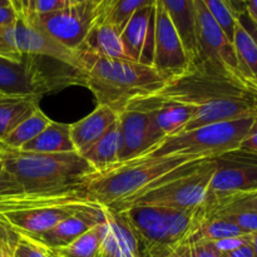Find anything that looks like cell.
<instances>
[{
    "label": "cell",
    "mask_w": 257,
    "mask_h": 257,
    "mask_svg": "<svg viewBox=\"0 0 257 257\" xmlns=\"http://www.w3.org/2000/svg\"><path fill=\"white\" fill-rule=\"evenodd\" d=\"M243 2H245V4H246V0H243Z\"/></svg>",
    "instance_id": "obj_53"
},
{
    "label": "cell",
    "mask_w": 257,
    "mask_h": 257,
    "mask_svg": "<svg viewBox=\"0 0 257 257\" xmlns=\"http://www.w3.org/2000/svg\"><path fill=\"white\" fill-rule=\"evenodd\" d=\"M103 252L113 257H143L137 236L119 212L105 207Z\"/></svg>",
    "instance_id": "obj_18"
},
{
    "label": "cell",
    "mask_w": 257,
    "mask_h": 257,
    "mask_svg": "<svg viewBox=\"0 0 257 257\" xmlns=\"http://www.w3.org/2000/svg\"><path fill=\"white\" fill-rule=\"evenodd\" d=\"M72 84L84 85L83 74L77 70L48 73L35 55L25 54L18 59L0 57V94L42 98Z\"/></svg>",
    "instance_id": "obj_8"
},
{
    "label": "cell",
    "mask_w": 257,
    "mask_h": 257,
    "mask_svg": "<svg viewBox=\"0 0 257 257\" xmlns=\"http://www.w3.org/2000/svg\"><path fill=\"white\" fill-rule=\"evenodd\" d=\"M215 168V158H208L192 172L162 183L133 198L114 211L127 210L136 205L158 206L175 210H197L205 201Z\"/></svg>",
    "instance_id": "obj_9"
},
{
    "label": "cell",
    "mask_w": 257,
    "mask_h": 257,
    "mask_svg": "<svg viewBox=\"0 0 257 257\" xmlns=\"http://www.w3.org/2000/svg\"><path fill=\"white\" fill-rule=\"evenodd\" d=\"M170 17L180 35L191 65L197 59L196 40V8L195 0H157Z\"/></svg>",
    "instance_id": "obj_20"
},
{
    "label": "cell",
    "mask_w": 257,
    "mask_h": 257,
    "mask_svg": "<svg viewBox=\"0 0 257 257\" xmlns=\"http://www.w3.org/2000/svg\"><path fill=\"white\" fill-rule=\"evenodd\" d=\"M19 240V233L0 218V257H13V251Z\"/></svg>",
    "instance_id": "obj_32"
},
{
    "label": "cell",
    "mask_w": 257,
    "mask_h": 257,
    "mask_svg": "<svg viewBox=\"0 0 257 257\" xmlns=\"http://www.w3.org/2000/svg\"><path fill=\"white\" fill-rule=\"evenodd\" d=\"M98 3L72 4L47 14H34L28 23L63 47L77 50L97 20Z\"/></svg>",
    "instance_id": "obj_12"
},
{
    "label": "cell",
    "mask_w": 257,
    "mask_h": 257,
    "mask_svg": "<svg viewBox=\"0 0 257 257\" xmlns=\"http://www.w3.org/2000/svg\"><path fill=\"white\" fill-rule=\"evenodd\" d=\"M84 65V85L98 104L120 113L132 100L162 89L167 80L153 67L125 59L80 57Z\"/></svg>",
    "instance_id": "obj_5"
},
{
    "label": "cell",
    "mask_w": 257,
    "mask_h": 257,
    "mask_svg": "<svg viewBox=\"0 0 257 257\" xmlns=\"http://www.w3.org/2000/svg\"><path fill=\"white\" fill-rule=\"evenodd\" d=\"M195 160L201 158L178 155L165 157L140 156L90 175L85 182V190L103 207L118 210L157 183L170 180L176 168Z\"/></svg>",
    "instance_id": "obj_3"
},
{
    "label": "cell",
    "mask_w": 257,
    "mask_h": 257,
    "mask_svg": "<svg viewBox=\"0 0 257 257\" xmlns=\"http://www.w3.org/2000/svg\"><path fill=\"white\" fill-rule=\"evenodd\" d=\"M232 43L243 74L257 87V44L238 22Z\"/></svg>",
    "instance_id": "obj_27"
},
{
    "label": "cell",
    "mask_w": 257,
    "mask_h": 257,
    "mask_svg": "<svg viewBox=\"0 0 257 257\" xmlns=\"http://www.w3.org/2000/svg\"><path fill=\"white\" fill-rule=\"evenodd\" d=\"M39 99L30 95L0 94V143L39 108Z\"/></svg>",
    "instance_id": "obj_22"
},
{
    "label": "cell",
    "mask_w": 257,
    "mask_h": 257,
    "mask_svg": "<svg viewBox=\"0 0 257 257\" xmlns=\"http://www.w3.org/2000/svg\"><path fill=\"white\" fill-rule=\"evenodd\" d=\"M18 13L13 5L0 7V27H9L18 20Z\"/></svg>",
    "instance_id": "obj_38"
},
{
    "label": "cell",
    "mask_w": 257,
    "mask_h": 257,
    "mask_svg": "<svg viewBox=\"0 0 257 257\" xmlns=\"http://www.w3.org/2000/svg\"><path fill=\"white\" fill-rule=\"evenodd\" d=\"M238 150L243 151V152L257 155V115L255 117V119H253L252 125H251L247 136H246L245 140L241 142Z\"/></svg>",
    "instance_id": "obj_36"
},
{
    "label": "cell",
    "mask_w": 257,
    "mask_h": 257,
    "mask_svg": "<svg viewBox=\"0 0 257 257\" xmlns=\"http://www.w3.org/2000/svg\"><path fill=\"white\" fill-rule=\"evenodd\" d=\"M225 2L236 18L242 14L243 12H246V4L243 0H225Z\"/></svg>",
    "instance_id": "obj_42"
},
{
    "label": "cell",
    "mask_w": 257,
    "mask_h": 257,
    "mask_svg": "<svg viewBox=\"0 0 257 257\" xmlns=\"http://www.w3.org/2000/svg\"><path fill=\"white\" fill-rule=\"evenodd\" d=\"M105 222V207L92 208V210L82 211L75 215L70 216L67 220L62 221L50 228L47 232L32 237L34 242L40 245L47 250H58L70 245L73 241L77 240L79 236L89 231L97 225ZM29 238V237H28Z\"/></svg>",
    "instance_id": "obj_16"
},
{
    "label": "cell",
    "mask_w": 257,
    "mask_h": 257,
    "mask_svg": "<svg viewBox=\"0 0 257 257\" xmlns=\"http://www.w3.org/2000/svg\"><path fill=\"white\" fill-rule=\"evenodd\" d=\"M84 186L2 196L0 218L24 237H37L82 211L100 207Z\"/></svg>",
    "instance_id": "obj_4"
},
{
    "label": "cell",
    "mask_w": 257,
    "mask_h": 257,
    "mask_svg": "<svg viewBox=\"0 0 257 257\" xmlns=\"http://www.w3.org/2000/svg\"><path fill=\"white\" fill-rule=\"evenodd\" d=\"M236 19H237V22L240 23L241 27H242L248 34H250V37L252 38L253 42L257 44V24L252 19H251L250 15H248L246 12H243L242 14L238 15Z\"/></svg>",
    "instance_id": "obj_39"
},
{
    "label": "cell",
    "mask_w": 257,
    "mask_h": 257,
    "mask_svg": "<svg viewBox=\"0 0 257 257\" xmlns=\"http://www.w3.org/2000/svg\"><path fill=\"white\" fill-rule=\"evenodd\" d=\"M168 257H191L190 246H188L187 242L181 243L180 246H177V247L171 252V255Z\"/></svg>",
    "instance_id": "obj_43"
},
{
    "label": "cell",
    "mask_w": 257,
    "mask_h": 257,
    "mask_svg": "<svg viewBox=\"0 0 257 257\" xmlns=\"http://www.w3.org/2000/svg\"><path fill=\"white\" fill-rule=\"evenodd\" d=\"M102 257H113V256H110L109 253H105V252H103V256Z\"/></svg>",
    "instance_id": "obj_49"
},
{
    "label": "cell",
    "mask_w": 257,
    "mask_h": 257,
    "mask_svg": "<svg viewBox=\"0 0 257 257\" xmlns=\"http://www.w3.org/2000/svg\"><path fill=\"white\" fill-rule=\"evenodd\" d=\"M152 97L195 108V114L181 132L257 115L256 93L232 80L212 77L195 68L167 80L162 89Z\"/></svg>",
    "instance_id": "obj_1"
},
{
    "label": "cell",
    "mask_w": 257,
    "mask_h": 257,
    "mask_svg": "<svg viewBox=\"0 0 257 257\" xmlns=\"http://www.w3.org/2000/svg\"><path fill=\"white\" fill-rule=\"evenodd\" d=\"M4 5H12L10 0H0V7H4Z\"/></svg>",
    "instance_id": "obj_47"
},
{
    "label": "cell",
    "mask_w": 257,
    "mask_h": 257,
    "mask_svg": "<svg viewBox=\"0 0 257 257\" xmlns=\"http://www.w3.org/2000/svg\"><path fill=\"white\" fill-rule=\"evenodd\" d=\"M50 58L82 73L84 65L79 54L55 42L28 23L22 15L9 27H0V57L18 59L23 55Z\"/></svg>",
    "instance_id": "obj_10"
},
{
    "label": "cell",
    "mask_w": 257,
    "mask_h": 257,
    "mask_svg": "<svg viewBox=\"0 0 257 257\" xmlns=\"http://www.w3.org/2000/svg\"><path fill=\"white\" fill-rule=\"evenodd\" d=\"M75 52L79 57L127 59L123 50L120 33L109 24H94L84 42Z\"/></svg>",
    "instance_id": "obj_21"
},
{
    "label": "cell",
    "mask_w": 257,
    "mask_h": 257,
    "mask_svg": "<svg viewBox=\"0 0 257 257\" xmlns=\"http://www.w3.org/2000/svg\"><path fill=\"white\" fill-rule=\"evenodd\" d=\"M45 250H47V248H45ZM47 255H48V257H57L50 250H47Z\"/></svg>",
    "instance_id": "obj_48"
},
{
    "label": "cell",
    "mask_w": 257,
    "mask_h": 257,
    "mask_svg": "<svg viewBox=\"0 0 257 257\" xmlns=\"http://www.w3.org/2000/svg\"><path fill=\"white\" fill-rule=\"evenodd\" d=\"M221 257H255V253H253L250 242L247 241L233 250L221 252Z\"/></svg>",
    "instance_id": "obj_40"
},
{
    "label": "cell",
    "mask_w": 257,
    "mask_h": 257,
    "mask_svg": "<svg viewBox=\"0 0 257 257\" xmlns=\"http://www.w3.org/2000/svg\"><path fill=\"white\" fill-rule=\"evenodd\" d=\"M253 119L255 117L238 118L168 136L146 155L151 157L175 155L195 156L200 158L218 157L223 153L232 152L240 148L241 142L247 136Z\"/></svg>",
    "instance_id": "obj_6"
},
{
    "label": "cell",
    "mask_w": 257,
    "mask_h": 257,
    "mask_svg": "<svg viewBox=\"0 0 257 257\" xmlns=\"http://www.w3.org/2000/svg\"><path fill=\"white\" fill-rule=\"evenodd\" d=\"M157 0H100L97 5L95 24H109L122 32L137 10L153 7Z\"/></svg>",
    "instance_id": "obj_24"
},
{
    "label": "cell",
    "mask_w": 257,
    "mask_h": 257,
    "mask_svg": "<svg viewBox=\"0 0 257 257\" xmlns=\"http://www.w3.org/2000/svg\"><path fill=\"white\" fill-rule=\"evenodd\" d=\"M202 3L207 8V10L212 15L213 19L220 25L221 29L223 30L228 40L232 43L237 19L233 15V13L231 12L228 5L226 4L225 0H202Z\"/></svg>",
    "instance_id": "obj_31"
},
{
    "label": "cell",
    "mask_w": 257,
    "mask_h": 257,
    "mask_svg": "<svg viewBox=\"0 0 257 257\" xmlns=\"http://www.w3.org/2000/svg\"><path fill=\"white\" fill-rule=\"evenodd\" d=\"M10 3H12V5H13V0H10Z\"/></svg>",
    "instance_id": "obj_51"
},
{
    "label": "cell",
    "mask_w": 257,
    "mask_h": 257,
    "mask_svg": "<svg viewBox=\"0 0 257 257\" xmlns=\"http://www.w3.org/2000/svg\"><path fill=\"white\" fill-rule=\"evenodd\" d=\"M20 150L35 153L75 152L70 137V124L52 120L47 128Z\"/></svg>",
    "instance_id": "obj_23"
},
{
    "label": "cell",
    "mask_w": 257,
    "mask_h": 257,
    "mask_svg": "<svg viewBox=\"0 0 257 257\" xmlns=\"http://www.w3.org/2000/svg\"><path fill=\"white\" fill-rule=\"evenodd\" d=\"M0 197L84 186L94 168L77 152L35 153L0 143Z\"/></svg>",
    "instance_id": "obj_2"
},
{
    "label": "cell",
    "mask_w": 257,
    "mask_h": 257,
    "mask_svg": "<svg viewBox=\"0 0 257 257\" xmlns=\"http://www.w3.org/2000/svg\"><path fill=\"white\" fill-rule=\"evenodd\" d=\"M120 130V148L118 162L146 155L166 136L158 128L152 115L146 110L125 108L118 113Z\"/></svg>",
    "instance_id": "obj_14"
},
{
    "label": "cell",
    "mask_w": 257,
    "mask_h": 257,
    "mask_svg": "<svg viewBox=\"0 0 257 257\" xmlns=\"http://www.w3.org/2000/svg\"><path fill=\"white\" fill-rule=\"evenodd\" d=\"M74 4L72 0H35V14H47Z\"/></svg>",
    "instance_id": "obj_35"
},
{
    "label": "cell",
    "mask_w": 257,
    "mask_h": 257,
    "mask_svg": "<svg viewBox=\"0 0 257 257\" xmlns=\"http://www.w3.org/2000/svg\"><path fill=\"white\" fill-rule=\"evenodd\" d=\"M74 4H80V3H99L100 0H72Z\"/></svg>",
    "instance_id": "obj_46"
},
{
    "label": "cell",
    "mask_w": 257,
    "mask_h": 257,
    "mask_svg": "<svg viewBox=\"0 0 257 257\" xmlns=\"http://www.w3.org/2000/svg\"><path fill=\"white\" fill-rule=\"evenodd\" d=\"M155 7L137 10L120 32L127 59L151 67L155 49Z\"/></svg>",
    "instance_id": "obj_15"
},
{
    "label": "cell",
    "mask_w": 257,
    "mask_h": 257,
    "mask_svg": "<svg viewBox=\"0 0 257 257\" xmlns=\"http://www.w3.org/2000/svg\"><path fill=\"white\" fill-rule=\"evenodd\" d=\"M245 233L227 221L226 218L221 217V216L212 215L208 217L203 218L202 222L197 227V230L191 235L187 242L197 240H206L212 241V242H218V241L226 240V238L238 237V236H243Z\"/></svg>",
    "instance_id": "obj_28"
},
{
    "label": "cell",
    "mask_w": 257,
    "mask_h": 257,
    "mask_svg": "<svg viewBox=\"0 0 257 257\" xmlns=\"http://www.w3.org/2000/svg\"><path fill=\"white\" fill-rule=\"evenodd\" d=\"M53 253H54V252H53ZM54 255H55V253H54ZM55 256H57V255H55ZM57 257H59V256H57Z\"/></svg>",
    "instance_id": "obj_52"
},
{
    "label": "cell",
    "mask_w": 257,
    "mask_h": 257,
    "mask_svg": "<svg viewBox=\"0 0 257 257\" xmlns=\"http://www.w3.org/2000/svg\"><path fill=\"white\" fill-rule=\"evenodd\" d=\"M248 242H250L251 247H252L255 257H257V232L251 233V235L248 236Z\"/></svg>",
    "instance_id": "obj_45"
},
{
    "label": "cell",
    "mask_w": 257,
    "mask_h": 257,
    "mask_svg": "<svg viewBox=\"0 0 257 257\" xmlns=\"http://www.w3.org/2000/svg\"><path fill=\"white\" fill-rule=\"evenodd\" d=\"M0 170H2V162H0Z\"/></svg>",
    "instance_id": "obj_50"
},
{
    "label": "cell",
    "mask_w": 257,
    "mask_h": 257,
    "mask_svg": "<svg viewBox=\"0 0 257 257\" xmlns=\"http://www.w3.org/2000/svg\"><path fill=\"white\" fill-rule=\"evenodd\" d=\"M13 7L27 20L35 14V0H13Z\"/></svg>",
    "instance_id": "obj_37"
},
{
    "label": "cell",
    "mask_w": 257,
    "mask_h": 257,
    "mask_svg": "<svg viewBox=\"0 0 257 257\" xmlns=\"http://www.w3.org/2000/svg\"><path fill=\"white\" fill-rule=\"evenodd\" d=\"M137 236L143 257H168L177 247L172 228V208L136 205L117 211Z\"/></svg>",
    "instance_id": "obj_11"
},
{
    "label": "cell",
    "mask_w": 257,
    "mask_h": 257,
    "mask_svg": "<svg viewBox=\"0 0 257 257\" xmlns=\"http://www.w3.org/2000/svg\"><path fill=\"white\" fill-rule=\"evenodd\" d=\"M152 67L166 80L180 77L192 68L175 25L166 10L157 3L155 7V49Z\"/></svg>",
    "instance_id": "obj_13"
},
{
    "label": "cell",
    "mask_w": 257,
    "mask_h": 257,
    "mask_svg": "<svg viewBox=\"0 0 257 257\" xmlns=\"http://www.w3.org/2000/svg\"><path fill=\"white\" fill-rule=\"evenodd\" d=\"M230 205L241 206V207L250 208V210L257 211V195H255V196H250V197L241 198V200L235 201V202L230 203ZM230 205H227V206H230ZM225 207H226V206H225Z\"/></svg>",
    "instance_id": "obj_41"
},
{
    "label": "cell",
    "mask_w": 257,
    "mask_h": 257,
    "mask_svg": "<svg viewBox=\"0 0 257 257\" xmlns=\"http://www.w3.org/2000/svg\"><path fill=\"white\" fill-rule=\"evenodd\" d=\"M13 257H48V255L44 247L30 238L20 236V240L13 251Z\"/></svg>",
    "instance_id": "obj_33"
},
{
    "label": "cell",
    "mask_w": 257,
    "mask_h": 257,
    "mask_svg": "<svg viewBox=\"0 0 257 257\" xmlns=\"http://www.w3.org/2000/svg\"><path fill=\"white\" fill-rule=\"evenodd\" d=\"M246 13L257 24V0H246Z\"/></svg>",
    "instance_id": "obj_44"
},
{
    "label": "cell",
    "mask_w": 257,
    "mask_h": 257,
    "mask_svg": "<svg viewBox=\"0 0 257 257\" xmlns=\"http://www.w3.org/2000/svg\"><path fill=\"white\" fill-rule=\"evenodd\" d=\"M59 257H102L103 256V223L97 225L70 245L58 250H50Z\"/></svg>",
    "instance_id": "obj_26"
},
{
    "label": "cell",
    "mask_w": 257,
    "mask_h": 257,
    "mask_svg": "<svg viewBox=\"0 0 257 257\" xmlns=\"http://www.w3.org/2000/svg\"><path fill=\"white\" fill-rule=\"evenodd\" d=\"M120 148L119 122H115L107 133L93 145L82 157L92 166L95 172L105 170L118 162Z\"/></svg>",
    "instance_id": "obj_25"
},
{
    "label": "cell",
    "mask_w": 257,
    "mask_h": 257,
    "mask_svg": "<svg viewBox=\"0 0 257 257\" xmlns=\"http://www.w3.org/2000/svg\"><path fill=\"white\" fill-rule=\"evenodd\" d=\"M127 108H136L150 113L166 137L180 133L195 114V108L192 105L160 100L152 95L137 98L132 100Z\"/></svg>",
    "instance_id": "obj_17"
},
{
    "label": "cell",
    "mask_w": 257,
    "mask_h": 257,
    "mask_svg": "<svg viewBox=\"0 0 257 257\" xmlns=\"http://www.w3.org/2000/svg\"><path fill=\"white\" fill-rule=\"evenodd\" d=\"M118 120V113L104 104H98L89 115L70 124V137L75 152L84 155Z\"/></svg>",
    "instance_id": "obj_19"
},
{
    "label": "cell",
    "mask_w": 257,
    "mask_h": 257,
    "mask_svg": "<svg viewBox=\"0 0 257 257\" xmlns=\"http://www.w3.org/2000/svg\"><path fill=\"white\" fill-rule=\"evenodd\" d=\"M187 243L190 246L191 257H221V252L212 241L197 240Z\"/></svg>",
    "instance_id": "obj_34"
},
{
    "label": "cell",
    "mask_w": 257,
    "mask_h": 257,
    "mask_svg": "<svg viewBox=\"0 0 257 257\" xmlns=\"http://www.w3.org/2000/svg\"><path fill=\"white\" fill-rule=\"evenodd\" d=\"M215 162L206 198L198 208L202 218L235 201L257 195V155L236 150L215 157Z\"/></svg>",
    "instance_id": "obj_7"
},
{
    "label": "cell",
    "mask_w": 257,
    "mask_h": 257,
    "mask_svg": "<svg viewBox=\"0 0 257 257\" xmlns=\"http://www.w3.org/2000/svg\"><path fill=\"white\" fill-rule=\"evenodd\" d=\"M212 215H217L226 218L231 223L237 226L245 235H251V233L257 232V211L241 207V206L230 205L220 208L216 212H213Z\"/></svg>",
    "instance_id": "obj_30"
},
{
    "label": "cell",
    "mask_w": 257,
    "mask_h": 257,
    "mask_svg": "<svg viewBox=\"0 0 257 257\" xmlns=\"http://www.w3.org/2000/svg\"><path fill=\"white\" fill-rule=\"evenodd\" d=\"M52 122L48 115L44 114L40 108H37L27 119L23 120L3 142V145L12 148H22L25 143L37 137Z\"/></svg>",
    "instance_id": "obj_29"
}]
</instances>
